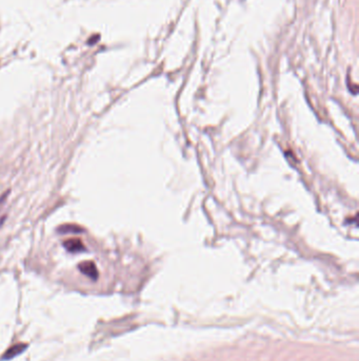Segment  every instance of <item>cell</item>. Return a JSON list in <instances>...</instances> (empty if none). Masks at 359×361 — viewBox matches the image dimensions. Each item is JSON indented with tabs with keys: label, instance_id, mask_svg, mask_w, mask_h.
Segmentation results:
<instances>
[{
	"label": "cell",
	"instance_id": "cell-4",
	"mask_svg": "<svg viewBox=\"0 0 359 361\" xmlns=\"http://www.w3.org/2000/svg\"><path fill=\"white\" fill-rule=\"evenodd\" d=\"M57 230L59 233H82L85 231L84 228L74 224L61 225L60 227L57 228Z\"/></svg>",
	"mask_w": 359,
	"mask_h": 361
},
{
	"label": "cell",
	"instance_id": "cell-3",
	"mask_svg": "<svg viewBox=\"0 0 359 361\" xmlns=\"http://www.w3.org/2000/svg\"><path fill=\"white\" fill-rule=\"evenodd\" d=\"M63 246L70 253H81L86 250V247L84 245V243L81 242V240L74 238L65 240L63 242Z\"/></svg>",
	"mask_w": 359,
	"mask_h": 361
},
{
	"label": "cell",
	"instance_id": "cell-1",
	"mask_svg": "<svg viewBox=\"0 0 359 361\" xmlns=\"http://www.w3.org/2000/svg\"><path fill=\"white\" fill-rule=\"evenodd\" d=\"M78 268L82 274H85L92 280H97V278H98V269H97L95 263L92 261L81 262L78 265Z\"/></svg>",
	"mask_w": 359,
	"mask_h": 361
},
{
	"label": "cell",
	"instance_id": "cell-2",
	"mask_svg": "<svg viewBox=\"0 0 359 361\" xmlns=\"http://www.w3.org/2000/svg\"><path fill=\"white\" fill-rule=\"evenodd\" d=\"M28 348V344L26 343H18L15 344L13 346H11L10 349H7L4 354L2 355V357L0 358V360L5 361V360H10L13 359L14 357H16L18 355H20L21 353H24Z\"/></svg>",
	"mask_w": 359,
	"mask_h": 361
}]
</instances>
